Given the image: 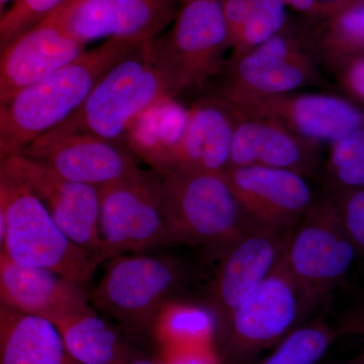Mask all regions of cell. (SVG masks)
Masks as SVG:
<instances>
[{
	"mask_svg": "<svg viewBox=\"0 0 364 364\" xmlns=\"http://www.w3.org/2000/svg\"><path fill=\"white\" fill-rule=\"evenodd\" d=\"M140 44L129 41H104L78 58L0 102V145L7 156L72 116L100 77L119 60Z\"/></svg>",
	"mask_w": 364,
	"mask_h": 364,
	"instance_id": "1",
	"label": "cell"
},
{
	"mask_svg": "<svg viewBox=\"0 0 364 364\" xmlns=\"http://www.w3.org/2000/svg\"><path fill=\"white\" fill-rule=\"evenodd\" d=\"M0 210L9 260L53 270L85 289L90 284L100 264L67 238L45 203L4 159L0 160Z\"/></svg>",
	"mask_w": 364,
	"mask_h": 364,
	"instance_id": "2",
	"label": "cell"
},
{
	"mask_svg": "<svg viewBox=\"0 0 364 364\" xmlns=\"http://www.w3.org/2000/svg\"><path fill=\"white\" fill-rule=\"evenodd\" d=\"M161 202L172 244L224 251L258 224L246 214L223 173L173 170L162 176Z\"/></svg>",
	"mask_w": 364,
	"mask_h": 364,
	"instance_id": "3",
	"label": "cell"
},
{
	"mask_svg": "<svg viewBox=\"0 0 364 364\" xmlns=\"http://www.w3.org/2000/svg\"><path fill=\"white\" fill-rule=\"evenodd\" d=\"M152 42L136 46L112 65L77 111L54 130L82 132L124 144L129 126L140 112L163 97H172L153 58Z\"/></svg>",
	"mask_w": 364,
	"mask_h": 364,
	"instance_id": "4",
	"label": "cell"
},
{
	"mask_svg": "<svg viewBox=\"0 0 364 364\" xmlns=\"http://www.w3.org/2000/svg\"><path fill=\"white\" fill-rule=\"evenodd\" d=\"M169 31L152 42L153 58L172 97L202 90L222 72L231 49L221 0L181 2Z\"/></svg>",
	"mask_w": 364,
	"mask_h": 364,
	"instance_id": "5",
	"label": "cell"
},
{
	"mask_svg": "<svg viewBox=\"0 0 364 364\" xmlns=\"http://www.w3.org/2000/svg\"><path fill=\"white\" fill-rule=\"evenodd\" d=\"M186 267L178 258L144 253L109 260L90 301L98 313L127 330L153 328L158 314L186 282Z\"/></svg>",
	"mask_w": 364,
	"mask_h": 364,
	"instance_id": "6",
	"label": "cell"
},
{
	"mask_svg": "<svg viewBox=\"0 0 364 364\" xmlns=\"http://www.w3.org/2000/svg\"><path fill=\"white\" fill-rule=\"evenodd\" d=\"M219 76L221 81L210 93L228 100L273 97L327 85L306 48L303 28L291 23L250 51L230 57Z\"/></svg>",
	"mask_w": 364,
	"mask_h": 364,
	"instance_id": "7",
	"label": "cell"
},
{
	"mask_svg": "<svg viewBox=\"0 0 364 364\" xmlns=\"http://www.w3.org/2000/svg\"><path fill=\"white\" fill-rule=\"evenodd\" d=\"M162 176L140 168L100 189V236L105 261L171 245L161 202Z\"/></svg>",
	"mask_w": 364,
	"mask_h": 364,
	"instance_id": "8",
	"label": "cell"
},
{
	"mask_svg": "<svg viewBox=\"0 0 364 364\" xmlns=\"http://www.w3.org/2000/svg\"><path fill=\"white\" fill-rule=\"evenodd\" d=\"M312 306L289 272L284 256L232 314L221 336V364L242 363L279 341L294 330Z\"/></svg>",
	"mask_w": 364,
	"mask_h": 364,
	"instance_id": "9",
	"label": "cell"
},
{
	"mask_svg": "<svg viewBox=\"0 0 364 364\" xmlns=\"http://www.w3.org/2000/svg\"><path fill=\"white\" fill-rule=\"evenodd\" d=\"M355 247L332 198H321L294 228L286 261L313 306L324 299L350 270Z\"/></svg>",
	"mask_w": 364,
	"mask_h": 364,
	"instance_id": "10",
	"label": "cell"
},
{
	"mask_svg": "<svg viewBox=\"0 0 364 364\" xmlns=\"http://www.w3.org/2000/svg\"><path fill=\"white\" fill-rule=\"evenodd\" d=\"M181 0H66L51 14L81 44L119 39L152 42L166 30Z\"/></svg>",
	"mask_w": 364,
	"mask_h": 364,
	"instance_id": "11",
	"label": "cell"
},
{
	"mask_svg": "<svg viewBox=\"0 0 364 364\" xmlns=\"http://www.w3.org/2000/svg\"><path fill=\"white\" fill-rule=\"evenodd\" d=\"M294 228L257 224L223 251L208 289L210 309L221 336L234 311L282 259Z\"/></svg>",
	"mask_w": 364,
	"mask_h": 364,
	"instance_id": "12",
	"label": "cell"
},
{
	"mask_svg": "<svg viewBox=\"0 0 364 364\" xmlns=\"http://www.w3.org/2000/svg\"><path fill=\"white\" fill-rule=\"evenodd\" d=\"M18 153L43 163L63 178L98 189L141 168L124 144L82 132L52 130Z\"/></svg>",
	"mask_w": 364,
	"mask_h": 364,
	"instance_id": "13",
	"label": "cell"
},
{
	"mask_svg": "<svg viewBox=\"0 0 364 364\" xmlns=\"http://www.w3.org/2000/svg\"><path fill=\"white\" fill-rule=\"evenodd\" d=\"M4 159L39 196L67 238L98 264L105 262L100 236V189L63 178L21 153Z\"/></svg>",
	"mask_w": 364,
	"mask_h": 364,
	"instance_id": "14",
	"label": "cell"
},
{
	"mask_svg": "<svg viewBox=\"0 0 364 364\" xmlns=\"http://www.w3.org/2000/svg\"><path fill=\"white\" fill-rule=\"evenodd\" d=\"M220 100L237 114L267 117L322 146L332 145L364 124V111L360 107L346 98L327 93L291 92Z\"/></svg>",
	"mask_w": 364,
	"mask_h": 364,
	"instance_id": "15",
	"label": "cell"
},
{
	"mask_svg": "<svg viewBox=\"0 0 364 364\" xmlns=\"http://www.w3.org/2000/svg\"><path fill=\"white\" fill-rule=\"evenodd\" d=\"M223 174L246 214L264 226L296 227L318 200L308 178L289 170L253 165Z\"/></svg>",
	"mask_w": 364,
	"mask_h": 364,
	"instance_id": "16",
	"label": "cell"
},
{
	"mask_svg": "<svg viewBox=\"0 0 364 364\" xmlns=\"http://www.w3.org/2000/svg\"><path fill=\"white\" fill-rule=\"evenodd\" d=\"M86 51L49 16L0 49V102L78 58Z\"/></svg>",
	"mask_w": 364,
	"mask_h": 364,
	"instance_id": "17",
	"label": "cell"
},
{
	"mask_svg": "<svg viewBox=\"0 0 364 364\" xmlns=\"http://www.w3.org/2000/svg\"><path fill=\"white\" fill-rule=\"evenodd\" d=\"M233 112L236 124L228 169L259 165L289 170L306 178L316 176L322 162V145L267 117Z\"/></svg>",
	"mask_w": 364,
	"mask_h": 364,
	"instance_id": "18",
	"label": "cell"
},
{
	"mask_svg": "<svg viewBox=\"0 0 364 364\" xmlns=\"http://www.w3.org/2000/svg\"><path fill=\"white\" fill-rule=\"evenodd\" d=\"M0 304L56 324L93 308L85 287L47 268L0 264Z\"/></svg>",
	"mask_w": 364,
	"mask_h": 364,
	"instance_id": "19",
	"label": "cell"
},
{
	"mask_svg": "<svg viewBox=\"0 0 364 364\" xmlns=\"http://www.w3.org/2000/svg\"><path fill=\"white\" fill-rule=\"evenodd\" d=\"M235 124L234 112L220 98L212 93L198 98L188 107V123L172 171L224 173L229 168Z\"/></svg>",
	"mask_w": 364,
	"mask_h": 364,
	"instance_id": "20",
	"label": "cell"
},
{
	"mask_svg": "<svg viewBox=\"0 0 364 364\" xmlns=\"http://www.w3.org/2000/svg\"><path fill=\"white\" fill-rule=\"evenodd\" d=\"M188 107L176 97H165L132 121L124 145L160 176L173 169L177 148L188 123Z\"/></svg>",
	"mask_w": 364,
	"mask_h": 364,
	"instance_id": "21",
	"label": "cell"
},
{
	"mask_svg": "<svg viewBox=\"0 0 364 364\" xmlns=\"http://www.w3.org/2000/svg\"><path fill=\"white\" fill-rule=\"evenodd\" d=\"M0 364H79L47 318L0 304Z\"/></svg>",
	"mask_w": 364,
	"mask_h": 364,
	"instance_id": "22",
	"label": "cell"
},
{
	"mask_svg": "<svg viewBox=\"0 0 364 364\" xmlns=\"http://www.w3.org/2000/svg\"><path fill=\"white\" fill-rule=\"evenodd\" d=\"M301 28L313 58L335 72L364 55V0H354L323 20L306 21Z\"/></svg>",
	"mask_w": 364,
	"mask_h": 364,
	"instance_id": "23",
	"label": "cell"
},
{
	"mask_svg": "<svg viewBox=\"0 0 364 364\" xmlns=\"http://www.w3.org/2000/svg\"><path fill=\"white\" fill-rule=\"evenodd\" d=\"M71 358L79 364H122L132 351L95 308L57 322Z\"/></svg>",
	"mask_w": 364,
	"mask_h": 364,
	"instance_id": "24",
	"label": "cell"
},
{
	"mask_svg": "<svg viewBox=\"0 0 364 364\" xmlns=\"http://www.w3.org/2000/svg\"><path fill=\"white\" fill-rule=\"evenodd\" d=\"M217 325L210 309L169 301L158 314L153 328L168 347L210 345Z\"/></svg>",
	"mask_w": 364,
	"mask_h": 364,
	"instance_id": "25",
	"label": "cell"
},
{
	"mask_svg": "<svg viewBox=\"0 0 364 364\" xmlns=\"http://www.w3.org/2000/svg\"><path fill=\"white\" fill-rule=\"evenodd\" d=\"M287 9L282 0H247L240 28L231 41L230 57L240 56L286 30L291 23Z\"/></svg>",
	"mask_w": 364,
	"mask_h": 364,
	"instance_id": "26",
	"label": "cell"
},
{
	"mask_svg": "<svg viewBox=\"0 0 364 364\" xmlns=\"http://www.w3.org/2000/svg\"><path fill=\"white\" fill-rule=\"evenodd\" d=\"M338 335L339 330L333 329L324 321H314L287 334L260 364H318Z\"/></svg>",
	"mask_w": 364,
	"mask_h": 364,
	"instance_id": "27",
	"label": "cell"
},
{
	"mask_svg": "<svg viewBox=\"0 0 364 364\" xmlns=\"http://www.w3.org/2000/svg\"><path fill=\"white\" fill-rule=\"evenodd\" d=\"M325 168L331 188L347 193L364 188V124L330 145Z\"/></svg>",
	"mask_w": 364,
	"mask_h": 364,
	"instance_id": "28",
	"label": "cell"
},
{
	"mask_svg": "<svg viewBox=\"0 0 364 364\" xmlns=\"http://www.w3.org/2000/svg\"><path fill=\"white\" fill-rule=\"evenodd\" d=\"M66 0H14L0 18V49L54 13Z\"/></svg>",
	"mask_w": 364,
	"mask_h": 364,
	"instance_id": "29",
	"label": "cell"
},
{
	"mask_svg": "<svg viewBox=\"0 0 364 364\" xmlns=\"http://www.w3.org/2000/svg\"><path fill=\"white\" fill-rule=\"evenodd\" d=\"M340 212L345 230L354 245L364 250V188L347 193Z\"/></svg>",
	"mask_w": 364,
	"mask_h": 364,
	"instance_id": "30",
	"label": "cell"
},
{
	"mask_svg": "<svg viewBox=\"0 0 364 364\" xmlns=\"http://www.w3.org/2000/svg\"><path fill=\"white\" fill-rule=\"evenodd\" d=\"M339 88L356 105H364V55L334 72Z\"/></svg>",
	"mask_w": 364,
	"mask_h": 364,
	"instance_id": "31",
	"label": "cell"
},
{
	"mask_svg": "<svg viewBox=\"0 0 364 364\" xmlns=\"http://www.w3.org/2000/svg\"><path fill=\"white\" fill-rule=\"evenodd\" d=\"M164 364H221L210 345H178L168 347Z\"/></svg>",
	"mask_w": 364,
	"mask_h": 364,
	"instance_id": "32",
	"label": "cell"
},
{
	"mask_svg": "<svg viewBox=\"0 0 364 364\" xmlns=\"http://www.w3.org/2000/svg\"><path fill=\"white\" fill-rule=\"evenodd\" d=\"M289 9L303 14L306 20L310 18L313 11V0H282Z\"/></svg>",
	"mask_w": 364,
	"mask_h": 364,
	"instance_id": "33",
	"label": "cell"
},
{
	"mask_svg": "<svg viewBox=\"0 0 364 364\" xmlns=\"http://www.w3.org/2000/svg\"><path fill=\"white\" fill-rule=\"evenodd\" d=\"M340 334L364 335V316L355 318L339 329Z\"/></svg>",
	"mask_w": 364,
	"mask_h": 364,
	"instance_id": "34",
	"label": "cell"
},
{
	"mask_svg": "<svg viewBox=\"0 0 364 364\" xmlns=\"http://www.w3.org/2000/svg\"><path fill=\"white\" fill-rule=\"evenodd\" d=\"M6 222H4V214L0 210V264L6 259Z\"/></svg>",
	"mask_w": 364,
	"mask_h": 364,
	"instance_id": "35",
	"label": "cell"
},
{
	"mask_svg": "<svg viewBox=\"0 0 364 364\" xmlns=\"http://www.w3.org/2000/svg\"><path fill=\"white\" fill-rule=\"evenodd\" d=\"M122 364H164L163 363H158V361L152 360V359L142 358V356L134 355L133 353L129 356L126 360Z\"/></svg>",
	"mask_w": 364,
	"mask_h": 364,
	"instance_id": "36",
	"label": "cell"
},
{
	"mask_svg": "<svg viewBox=\"0 0 364 364\" xmlns=\"http://www.w3.org/2000/svg\"><path fill=\"white\" fill-rule=\"evenodd\" d=\"M344 364H364V350L359 355L356 356L355 358Z\"/></svg>",
	"mask_w": 364,
	"mask_h": 364,
	"instance_id": "37",
	"label": "cell"
},
{
	"mask_svg": "<svg viewBox=\"0 0 364 364\" xmlns=\"http://www.w3.org/2000/svg\"><path fill=\"white\" fill-rule=\"evenodd\" d=\"M7 157L6 151H4V147L0 145V160L4 159V158Z\"/></svg>",
	"mask_w": 364,
	"mask_h": 364,
	"instance_id": "38",
	"label": "cell"
},
{
	"mask_svg": "<svg viewBox=\"0 0 364 364\" xmlns=\"http://www.w3.org/2000/svg\"><path fill=\"white\" fill-rule=\"evenodd\" d=\"M181 2L186 1V0H181Z\"/></svg>",
	"mask_w": 364,
	"mask_h": 364,
	"instance_id": "39",
	"label": "cell"
}]
</instances>
